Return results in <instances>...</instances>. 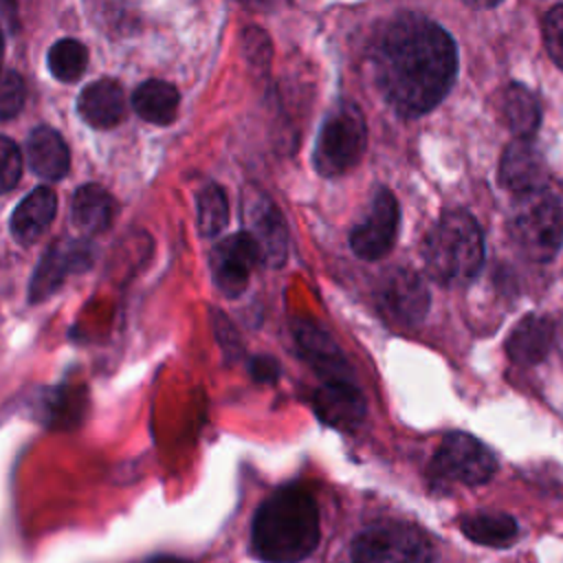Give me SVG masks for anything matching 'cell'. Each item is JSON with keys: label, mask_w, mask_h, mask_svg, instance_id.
<instances>
[{"label": "cell", "mask_w": 563, "mask_h": 563, "mask_svg": "<svg viewBox=\"0 0 563 563\" xmlns=\"http://www.w3.org/2000/svg\"><path fill=\"white\" fill-rule=\"evenodd\" d=\"M257 262H262V257L251 233H233L211 251L213 284L222 295L238 297L244 292L251 271Z\"/></svg>", "instance_id": "9"}, {"label": "cell", "mask_w": 563, "mask_h": 563, "mask_svg": "<svg viewBox=\"0 0 563 563\" xmlns=\"http://www.w3.org/2000/svg\"><path fill=\"white\" fill-rule=\"evenodd\" d=\"M84 411V396L75 391L73 387L66 389H53L44 405L46 424L51 427H73L75 418H79Z\"/></svg>", "instance_id": "26"}, {"label": "cell", "mask_w": 563, "mask_h": 563, "mask_svg": "<svg viewBox=\"0 0 563 563\" xmlns=\"http://www.w3.org/2000/svg\"><path fill=\"white\" fill-rule=\"evenodd\" d=\"M249 233L260 249V257L266 266H282L288 255V231L279 209L264 196L251 194L244 207Z\"/></svg>", "instance_id": "10"}, {"label": "cell", "mask_w": 563, "mask_h": 563, "mask_svg": "<svg viewBox=\"0 0 563 563\" xmlns=\"http://www.w3.org/2000/svg\"><path fill=\"white\" fill-rule=\"evenodd\" d=\"M70 218L81 233L86 235L101 233L112 224L114 200L101 185H95V183L81 185L73 196Z\"/></svg>", "instance_id": "21"}, {"label": "cell", "mask_w": 563, "mask_h": 563, "mask_svg": "<svg viewBox=\"0 0 563 563\" xmlns=\"http://www.w3.org/2000/svg\"><path fill=\"white\" fill-rule=\"evenodd\" d=\"M552 341H554L552 321L545 317L528 314L512 328L506 341V352L519 365H537L548 356Z\"/></svg>", "instance_id": "18"}, {"label": "cell", "mask_w": 563, "mask_h": 563, "mask_svg": "<svg viewBox=\"0 0 563 563\" xmlns=\"http://www.w3.org/2000/svg\"><path fill=\"white\" fill-rule=\"evenodd\" d=\"M216 334H218V341L227 356H233L235 352H240V339H238L231 321H227V317H222V314H216Z\"/></svg>", "instance_id": "32"}, {"label": "cell", "mask_w": 563, "mask_h": 563, "mask_svg": "<svg viewBox=\"0 0 563 563\" xmlns=\"http://www.w3.org/2000/svg\"><path fill=\"white\" fill-rule=\"evenodd\" d=\"M499 117L515 139H532L539 130L541 108L537 97L521 84H510L499 92Z\"/></svg>", "instance_id": "20"}, {"label": "cell", "mask_w": 563, "mask_h": 563, "mask_svg": "<svg viewBox=\"0 0 563 563\" xmlns=\"http://www.w3.org/2000/svg\"><path fill=\"white\" fill-rule=\"evenodd\" d=\"M383 312L402 325H413L424 319L429 310V288L424 279L411 271L391 273L380 286Z\"/></svg>", "instance_id": "13"}, {"label": "cell", "mask_w": 563, "mask_h": 563, "mask_svg": "<svg viewBox=\"0 0 563 563\" xmlns=\"http://www.w3.org/2000/svg\"><path fill=\"white\" fill-rule=\"evenodd\" d=\"M431 471L440 479H453L466 486H477L486 484L495 475L497 460L490 453V449L482 444L477 438L462 431H453L444 435L442 444L438 446L431 460Z\"/></svg>", "instance_id": "7"}, {"label": "cell", "mask_w": 563, "mask_h": 563, "mask_svg": "<svg viewBox=\"0 0 563 563\" xmlns=\"http://www.w3.org/2000/svg\"><path fill=\"white\" fill-rule=\"evenodd\" d=\"M242 48H244V55L246 59L251 62V66L255 68H266L268 62H271V42L266 37V33L262 29H246L244 35H242Z\"/></svg>", "instance_id": "30"}, {"label": "cell", "mask_w": 563, "mask_h": 563, "mask_svg": "<svg viewBox=\"0 0 563 563\" xmlns=\"http://www.w3.org/2000/svg\"><path fill=\"white\" fill-rule=\"evenodd\" d=\"M178 103H180L178 90L172 84L161 81V79L143 81L132 95L134 110L145 121L156 123V125L172 123L178 114Z\"/></svg>", "instance_id": "22"}, {"label": "cell", "mask_w": 563, "mask_h": 563, "mask_svg": "<svg viewBox=\"0 0 563 563\" xmlns=\"http://www.w3.org/2000/svg\"><path fill=\"white\" fill-rule=\"evenodd\" d=\"M198 229L205 238H216L229 222L227 194L218 185H207L198 194Z\"/></svg>", "instance_id": "25"}, {"label": "cell", "mask_w": 563, "mask_h": 563, "mask_svg": "<svg viewBox=\"0 0 563 563\" xmlns=\"http://www.w3.org/2000/svg\"><path fill=\"white\" fill-rule=\"evenodd\" d=\"M319 543L314 499L297 488L275 490L255 512L251 528L253 554L264 563H297Z\"/></svg>", "instance_id": "2"}, {"label": "cell", "mask_w": 563, "mask_h": 563, "mask_svg": "<svg viewBox=\"0 0 563 563\" xmlns=\"http://www.w3.org/2000/svg\"><path fill=\"white\" fill-rule=\"evenodd\" d=\"M26 154L33 172L46 180H59L66 176L70 165L68 147L62 134L53 128H37L26 141Z\"/></svg>", "instance_id": "19"}, {"label": "cell", "mask_w": 563, "mask_h": 563, "mask_svg": "<svg viewBox=\"0 0 563 563\" xmlns=\"http://www.w3.org/2000/svg\"><path fill=\"white\" fill-rule=\"evenodd\" d=\"M510 233L521 253L534 262H550L563 244V205L545 187L517 194Z\"/></svg>", "instance_id": "4"}, {"label": "cell", "mask_w": 563, "mask_h": 563, "mask_svg": "<svg viewBox=\"0 0 563 563\" xmlns=\"http://www.w3.org/2000/svg\"><path fill=\"white\" fill-rule=\"evenodd\" d=\"M312 409L321 422L341 431H354L365 420V398L352 380H325L312 394Z\"/></svg>", "instance_id": "12"}, {"label": "cell", "mask_w": 563, "mask_h": 563, "mask_svg": "<svg viewBox=\"0 0 563 563\" xmlns=\"http://www.w3.org/2000/svg\"><path fill=\"white\" fill-rule=\"evenodd\" d=\"M88 66V51L77 40H59L48 51L51 75L59 81H75Z\"/></svg>", "instance_id": "24"}, {"label": "cell", "mask_w": 563, "mask_h": 563, "mask_svg": "<svg viewBox=\"0 0 563 563\" xmlns=\"http://www.w3.org/2000/svg\"><path fill=\"white\" fill-rule=\"evenodd\" d=\"M2 53H4V37H2V31H0V66H2Z\"/></svg>", "instance_id": "36"}, {"label": "cell", "mask_w": 563, "mask_h": 563, "mask_svg": "<svg viewBox=\"0 0 563 563\" xmlns=\"http://www.w3.org/2000/svg\"><path fill=\"white\" fill-rule=\"evenodd\" d=\"M79 117L99 130L114 128L125 117L123 88L114 79H99L86 86L77 99Z\"/></svg>", "instance_id": "16"}, {"label": "cell", "mask_w": 563, "mask_h": 563, "mask_svg": "<svg viewBox=\"0 0 563 563\" xmlns=\"http://www.w3.org/2000/svg\"><path fill=\"white\" fill-rule=\"evenodd\" d=\"M499 183L512 194H526L543 187L545 165L528 139H515L504 150L499 161Z\"/></svg>", "instance_id": "15"}, {"label": "cell", "mask_w": 563, "mask_h": 563, "mask_svg": "<svg viewBox=\"0 0 563 563\" xmlns=\"http://www.w3.org/2000/svg\"><path fill=\"white\" fill-rule=\"evenodd\" d=\"M367 141L365 117L352 101H339L325 114L321 130L314 143V167L321 176H341L352 169L363 152Z\"/></svg>", "instance_id": "5"}, {"label": "cell", "mask_w": 563, "mask_h": 563, "mask_svg": "<svg viewBox=\"0 0 563 563\" xmlns=\"http://www.w3.org/2000/svg\"><path fill=\"white\" fill-rule=\"evenodd\" d=\"M22 174V156L18 145L7 139L0 136V194H7L9 189H13L20 180Z\"/></svg>", "instance_id": "28"}, {"label": "cell", "mask_w": 563, "mask_h": 563, "mask_svg": "<svg viewBox=\"0 0 563 563\" xmlns=\"http://www.w3.org/2000/svg\"><path fill=\"white\" fill-rule=\"evenodd\" d=\"M238 2L244 4L246 9H253V11H271L284 0H238Z\"/></svg>", "instance_id": "33"}, {"label": "cell", "mask_w": 563, "mask_h": 563, "mask_svg": "<svg viewBox=\"0 0 563 563\" xmlns=\"http://www.w3.org/2000/svg\"><path fill=\"white\" fill-rule=\"evenodd\" d=\"M543 42L552 62L563 70V4H556L545 13Z\"/></svg>", "instance_id": "29"}, {"label": "cell", "mask_w": 563, "mask_h": 563, "mask_svg": "<svg viewBox=\"0 0 563 563\" xmlns=\"http://www.w3.org/2000/svg\"><path fill=\"white\" fill-rule=\"evenodd\" d=\"M249 374L257 383H275L279 376V363L273 356H253L249 361Z\"/></svg>", "instance_id": "31"}, {"label": "cell", "mask_w": 563, "mask_h": 563, "mask_svg": "<svg viewBox=\"0 0 563 563\" xmlns=\"http://www.w3.org/2000/svg\"><path fill=\"white\" fill-rule=\"evenodd\" d=\"M429 537L409 523L387 521L363 530L352 543V563H433Z\"/></svg>", "instance_id": "6"}, {"label": "cell", "mask_w": 563, "mask_h": 563, "mask_svg": "<svg viewBox=\"0 0 563 563\" xmlns=\"http://www.w3.org/2000/svg\"><path fill=\"white\" fill-rule=\"evenodd\" d=\"M374 70L385 101L402 117H420L433 110L453 86L455 44L440 24L405 13L378 35Z\"/></svg>", "instance_id": "1"}, {"label": "cell", "mask_w": 563, "mask_h": 563, "mask_svg": "<svg viewBox=\"0 0 563 563\" xmlns=\"http://www.w3.org/2000/svg\"><path fill=\"white\" fill-rule=\"evenodd\" d=\"M57 211V196L48 187H37L22 198L11 216V233L22 244H33L46 233Z\"/></svg>", "instance_id": "17"}, {"label": "cell", "mask_w": 563, "mask_h": 563, "mask_svg": "<svg viewBox=\"0 0 563 563\" xmlns=\"http://www.w3.org/2000/svg\"><path fill=\"white\" fill-rule=\"evenodd\" d=\"M424 264L440 284H462L475 277L484 264V235L466 211H449L429 231Z\"/></svg>", "instance_id": "3"}, {"label": "cell", "mask_w": 563, "mask_h": 563, "mask_svg": "<svg viewBox=\"0 0 563 563\" xmlns=\"http://www.w3.org/2000/svg\"><path fill=\"white\" fill-rule=\"evenodd\" d=\"M26 88L18 73L0 70V123L13 119L24 106Z\"/></svg>", "instance_id": "27"}, {"label": "cell", "mask_w": 563, "mask_h": 563, "mask_svg": "<svg viewBox=\"0 0 563 563\" xmlns=\"http://www.w3.org/2000/svg\"><path fill=\"white\" fill-rule=\"evenodd\" d=\"M398 202L389 189H378L369 202L365 218L350 233L352 251L363 260L387 255L398 233Z\"/></svg>", "instance_id": "8"}, {"label": "cell", "mask_w": 563, "mask_h": 563, "mask_svg": "<svg viewBox=\"0 0 563 563\" xmlns=\"http://www.w3.org/2000/svg\"><path fill=\"white\" fill-rule=\"evenodd\" d=\"M460 530L473 543L486 548H506L517 539V521L504 512H471L460 519Z\"/></svg>", "instance_id": "23"}, {"label": "cell", "mask_w": 563, "mask_h": 563, "mask_svg": "<svg viewBox=\"0 0 563 563\" xmlns=\"http://www.w3.org/2000/svg\"><path fill=\"white\" fill-rule=\"evenodd\" d=\"M90 264V246L81 240H57L42 255L33 279L31 301H42L53 295L68 275L84 271Z\"/></svg>", "instance_id": "11"}, {"label": "cell", "mask_w": 563, "mask_h": 563, "mask_svg": "<svg viewBox=\"0 0 563 563\" xmlns=\"http://www.w3.org/2000/svg\"><path fill=\"white\" fill-rule=\"evenodd\" d=\"M462 2L473 9H490V7H497L501 0H462Z\"/></svg>", "instance_id": "34"}, {"label": "cell", "mask_w": 563, "mask_h": 563, "mask_svg": "<svg viewBox=\"0 0 563 563\" xmlns=\"http://www.w3.org/2000/svg\"><path fill=\"white\" fill-rule=\"evenodd\" d=\"M150 563H183V561H178V559H169V556H163V559H154V561H150Z\"/></svg>", "instance_id": "35"}, {"label": "cell", "mask_w": 563, "mask_h": 563, "mask_svg": "<svg viewBox=\"0 0 563 563\" xmlns=\"http://www.w3.org/2000/svg\"><path fill=\"white\" fill-rule=\"evenodd\" d=\"M292 334L303 358L323 380H350V365L325 330L308 319H295Z\"/></svg>", "instance_id": "14"}]
</instances>
